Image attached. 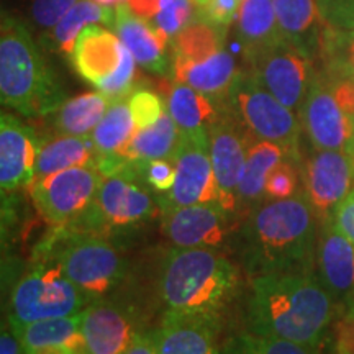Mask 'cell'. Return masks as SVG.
Masks as SVG:
<instances>
[{
	"instance_id": "obj_1",
	"label": "cell",
	"mask_w": 354,
	"mask_h": 354,
	"mask_svg": "<svg viewBox=\"0 0 354 354\" xmlns=\"http://www.w3.org/2000/svg\"><path fill=\"white\" fill-rule=\"evenodd\" d=\"M342 310L313 272H274L251 279L248 330L320 348Z\"/></svg>"
},
{
	"instance_id": "obj_2",
	"label": "cell",
	"mask_w": 354,
	"mask_h": 354,
	"mask_svg": "<svg viewBox=\"0 0 354 354\" xmlns=\"http://www.w3.org/2000/svg\"><path fill=\"white\" fill-rule=\"evenodd\" d=\"M318 221L305 192L263 201L240 230V256L251 277L274 272H313Z\"/></svg>"
},
{
	"instance_id": "obj_3",
	"label": "cell",
	"mask_w": 354,
	"mask_h": 354,
	"mask_svg": "<svg viewBox=\"0 0 354 354\" xmlns=\"http://www.w3.org/2000/svg\"><path fill=\"white\" fill-rule=\"evenodd\" d=\"M238 282L240 271L218 250L172 246L161 264L159 295L166 312L220 315Z\"/></svg>"
},
{
	"instance_id": "obj_4",
	"label": "cell",
	"mask_w": 354,
	"mask_h": 354,
	"mask_svg": "<svg viewBox=\"0 0 354 354\" xmlns=\"http://www.w3.org/2000/svg\"><path fill=\"white\" fill-rule=\"evenodd\" d=\"M0 100L24 117L50 115L66 102L26 25L6 12L0 24Z\"/></svg>"
},
{
	"instance_id": "obj_5",
	"label": "cell",
	"mask_w": 354,
	"mask_h": 354,
	"mask_svg": "<svg viewBox=\"0 0 354 354\" xmlns=\"http://www.w3.org/2000/svg\"><path fill=\"white\" fill-rule=\"evenodd\" d=\"M43 259H51L94 302L109 297L127 281L130 264L120 250L95 233L57 228L48 241Z\"/></svg>"
},
{
	"instance_id": "obj_6",
	"label": "cell",
	"mask_w": 354,
	"mask_h": 354,
	"mask_svg": "<svg viewBox=\"0 0 354 354\" xmlns=\"http://www.w3.org/2000/svg\"><path fill=\"white\" fill-rule=\"evenodd\" d=\"M149 189L140 167L135 162H128L123 169L104 176L91 209L64 228L107 236L138 227L161 210L158 198L153 197Z\"/></svg>"
},
{
	"instance_id": "obj_7",
	"label": "cell",
	"mask_w": 354,
	"mask_h": 354,
	"mask_svg": "<svg viewBox=\"0 0 354 354\" xmlns=\"http://www.w3.org/2000/svg\"><path fill=\"white\" fill-rule=\"evenodd\" d=\"M91 304L55 261L43 259L13 287L8 308L12 328L46 318L81 313Z\"/></svg>"
},
{
	"instance_id": "obj_8",
	"label": "cell",
	"mask_w": 354,
	"mask_h": 354,
	"mask_svg": "<svg viewBox=\"0 0 354 354\" xmlns=\"http://www.w3.org/2000/svg\"><path fill=\"white\" fill-rule=\"evenodd\" d=\"M71 63L79 76L112 102L128 99L135 92L136 61L112 30L86 26L79 35Z\"/></svg>"
},
{
	"instance_id": "obj_9",
	"label": "cell",
	"mask_w": 354,
	"mask_h": 354,
	"mask_svg": "<svg viewBox=\"0 0 354 354\" xmlns=\"http://www.w3.org/2000/svg\"><path fill=\"white\" fill-rule=\"evenodd\" d=\"M223 104L251 136L286 146L300 156V117L266 91L253 76L238 74Z\"/></svg>"
},
{
	"instance_id": "obj_10",
	"label": "cell",
	"mask_w": 354,
	"mask_h": 354,
	"mask_svg": "<svg viewBox=\"0 0 354 354\" xmlns=\"http://www.w3.org/2000/svg\"><path fill=\"white\" fill-rule=\"evenodd\" d=\"M246 73L290 110L300 112L318 71L313 56L284 38L272 46L246 55Z\"/></svg>"
},
{
	"instance_id": "obj_11",
	"label": "cell",
	"mask_w": 354,
	"mask_h": 354,
	"mask_svg": "<svg viewBox=\"0 0 354 354\" xmlns=\"http://www.w3.org/2000/svg\"><path fill=\"white\" fill-rule=\"evenodd\" d=\"M104 174L99 167L79 166L30 183V196L41 216L56 228L77 221L94 203Z\"/></svg>"
},
{
	"instance_id": "obj_12",
	"label": "cell",
	"mask_w": 354,
	"mask_h": 354,
	"mask_svg": "<svg viewBox=\"0 0 354 354\" xmlns=\"http://www.w3.org/2000/svg\"><path fill=\"white\" fill-rule=\"evenodd\" d=\"M299 117L312 148L354 153V113L338 99L325 71H318Z\"/></svg>"
},
{
	"instance_id": "obj_13",
	"label": "cell",
	"mask_w": 354,
	"mask_h": 354,
	"mask_svg": "<svg viewBox=\"0 0 354 354\" xmlns=\"http://www.w3.org/2000/svg\"><path fill=\"white\" fill-rule=\"evenodd\" d=\"M174 165V185L169 192L158 197L161 214L179 207L220 202L218 184L210 156V136L209 138L183 136Z\"/></svg>"
},
{
	"instance_id": "obj_14",
	"label": "cell",
	"mask_w": 354,
	"mask_h": 354,
	"mask_svg": "<svg viewBox=\"0 0 354 354\" xmlns=\"http://www.w3.org/2000/svg\"><path fill=\"white\" fill-rule=\"evenodd\" d=\"M302 179L305 196L323 221L354 190V158L346 151L313 148L304 162Z\"/></svg>"
},
{
	"instance_id": "obj_15",
	"label": "cell",
	"mask_w": 354,
	"mask_h": 354,
	"mask_svg": "<svg viewBox=\"0 0 354 354\" xmlns=\"http://www.w3.org/2000/svg\"><path fill=\"white\" fill-rule=\"evenodd\" d=\"M220 202L162 212V232L172 246L221 250L233 233V216Z\"/></svg>"
},
{
	"instance_id": "obj_16",
	"label": "cell",
	"mask_w": 354,
	"mask_h": 354,
	"mask_svg": "<svg viewBox=\"0 0 354 354\" xmlns=\"http://www.w3.org/2000/svg\"><path fill=\"white\" fill-rule=\"evenodd\" d=\"M250 133L225 109L210 128V156L218 184L220 203L232 214L238 210V189L246 166Z\"/></svg>"
},
{
	"instance_id": "obj_17",
	"label": "cell",
	"mask_w": 354,
	"mask_h": 354,
	"mask_svg": "<svg viewBox=\"0 0 354 354\" xmlns=\"http://www.w3.org/2000/svg\"><path fill=\"white\" fill-rule=\"evenodd\" d=\"M315 266L318 279L342 313L354 308V245L330 216L318 225Z\"/></svg>"
},
{
	"instance_id": "obj_18",
	"label": "cell",
	"mask_w": 354,
	"mask_h": 354,
	"mask_svg": "<svg viewBox=\"0 0 354 354\" xmlns=\"http://www.w3.org/2000/svg\"><path fill=\"white\" fill-rule=\"evenodd\" d=\"M43 141L15 115H0V187L2 196L30 185Z\"/></svg>"
},
{
	"instance_id": "obj_19",
	"label": "cell",
	"mask_w": 354,
	"mask_h": 354,
	"mask_svg": "<svg viewBox=\"0 0 354 354\" xmlns=\"http://www.w3.org/2000/svg\"><path fill=\"white\" fill-rule=\"evenodd\" d=\"M151 333L158 354H223L216 313L166 312L161 325Z\"/></svg>"
},
{
	"instance_id": "obj_20",
	"label": "cell",
	"mask_w": 354,
	"mask_h": 354,
	"mask_svg": "<svg viewBox=\"0 0 354 354\" xmlns=\"http://www.w3.org/2000/svg\"><path fill=\"white\" fill-rule=\"evenodd\" d=\"M135 318L125 304L105 297L82 310L87 354H125L135 336Z\"/></svg>"
},
{
	"instance_id": "obj_21",
	"label": "cell",
	"mask_w": 354,
	"mask_h": 354,
	"mask_svg": "<svg viewBox=\"0 0 354 354\" xmlns=\"http://www.w3.org/2000/svg\"><path fill=\"white\" fill-rule=\"evenodd\" d=\"M112 30L135 57L136 64L153 74H167L172 69L171 39L162 35L151 21L136 15L128 3L115 6Z\"/></svg>"
},
{
	"instance_id": "obj_22",
	"label": "cell",
	"mask_w": 354,
	"mask_h": 354,
	"mask_svg": "<svg viewBox=\"0 0 354 354\" xmlns=\"http://www.w3.org/2000/svg\"><path fill=\"white\" fill-rule=\"evenodd\" d=\"M166 107L180 135L189 138H209L210 128L225 112L223 102L210 99L197 88L177 81L167 92Z\"/></svg>"
},
{
	"instance_id": "obj_23",
	"label": "cell",
	"mask_w": 354,
	"mask_h": 354,
	"mask_svg": "<svg viewBox=\"0 0 354 354\" xmlns=\"http://www.w3.org/2000/svg\"><path fill=\"white\" fill-rule=\"evenodd\" d=\"M19 336L25 354L39 351H63L87 354L82 335V312L69 317L46 318L12 328Z\"/></svg>"
},
{
	"instance_id": "obj_24",
	"label": "cell",
	"mask_w": 354,
	"mask_h": 354,
	"mask_svg": "<svg viewBox=\"0 0 354 354\" xmlns=\"http://www.w3.org/2000/svg\"><path fill=\"white\" fill-rule=\"evenodd\" d=\"M287 158L300 162L299 154L292 153L286 146L250 135L246 166L238 189V210L250 212L264 201V189L269 174Z\"/></svg>"
},
{
	"instance_id": "obj_25",
	"label": "cell",
	"mask_w": 354,
	"mask_h": 354,
	"mask_svg": "<svg viewBox=\"0 0 354 354\" xmlns=\"http://www.w3.org/2000/svg\"><path fill=\"white\" fill-rule=\"evenodd\" d=\"M171 73L174 81L187 84L216 102H225L234 79L240 74L236 61L227 50L202 61H172Z\"/></svg>"
},
{
	"instance_id": "obj_26",
	"label": "cell",
	"mask_w": 354,
	"mask_h": 354,
	"mask_svg": "<svg viewBox=\"0 0 354 354\" xmlns=\"http://www.w3.org/2000/svg\"><path fill=\"white\" fill-rule=\"evenodd\" d=\"M279 28L287 41L310 56L320 55L323 26L317 0H272Z\"/></svg>"
},
{
	"instance_id": "obj_27",
	"label": "cell",
	"mask_w": 354,
	"mask_h": 354,
	"mask_svg": "<svg viewBox=\"0 0 354 354\" xmlns=\"http://www.w3.org/2000/svg\"><path fill=\"white\" fill-rule=\"evenodd\" d=\"M115 20V7L102 6L94 0H77L76 6L63 17V20L55 28L48 30V35L43 38L44 46L53 53L68 57H73L74 46L79 35L88 25H105L112 28Z\"/></svg>"
},
{
	"instance_id": "obj_28",
	"label": "cell",
	"mask_w": 354,
	"mask_h": 354,
	"mask_svg": "<svg viewBox=\"0 0 354 354\" xmlns=\"http://www.w3.org/2000/svg\"><path fill=\"white\" fill-rule=\"evenodd\" d=\"M100 154L97 151L92 136H56L41 145L35 179L79 166L99 167Z\"/></svg>"
},
{
	"instance_id": "obj_29",
	"label": "cell",
	"mask_w": 354,
	"mask_h": 354,
	"mask_svg": "<svg viewBox=\"0 0 354 354\" xmlns=\"http://www.w3.org/2000/svg\"><path fill=\"white\" fill-rule=\"evenodd\" d=\"M238 35L246 55L261 51L284 39L272 0H243L238 12Z\"/></svg>"
},
{
	"instance_id": "obj_30",
	"label": "cell",
	"mask_w": 354,
	"mask_h": 354,
	"mask_svg": "<svg viewBox=\"0 0 354 354\" xmlns=\"http://www.w3.org/2000/svg\"><path fill=\"white\" fill-rule=\"evenodd\" d=\"M112 100L102 92H87L66 100L53 112V128L57 136H88L99 125Z\"/></svg>"
},
{
	"instance_id": "obj_31",
	"label": "cell",
	"mask_w": 354,
	"mask_h": 354,
	"mask_svg": "<svg viewBox=\"0 0 354 354\" xmlns=\"http://www.w3.org/2000/svg\"><path fill=\"white\" fill-rule=\"evenodd\" d=\"M180 140H183V135L179 128L171 118L169 112H166L154 125L136 131L122 154L130 162H138V165L156 161V159L174 161Z\"/></svg>"
},
{
	"instance_id": "obj_32",
	"label": "cell",
	"mask_w": 354,
	"mask_h": 354,
	"mask_svg": "<svg viewBox=\"0 0 354 354\" xmlns=\"http://www.w3.org/2000/svg\"><path fill=\"white\" fill-rule=\"evenodd\" d=\"M227 28L198 17L171 41L172 61H202L225 50Z\"/></svg>"
},
{
	"instance_id": "obj_33",
	"label": "cell",
	"mask_w": 354,
	"mask_h": 354,
	"mask_svg": "<svg viewBox=\"0 0 354 354\" xmlns=\"http://www.w3.org/2000/svg\"><path fill=\"white\" fill-rule=\"evenodd\" d=\"M135 133L136 125L128 99H122L110 104L107 113L104 115L91 136L100 158H104L110 154H122L130 145Z\"/></svg>"
},
{
	"instance_id": "obj_34",
	"label": "cell",
	"mask_w": 354,
	"mask_h": 354,
	"mask_svg": "<svg viewBox=\"0 0 354 354\" xmlns=\"http://www.w3.org/2000/svg\"><path fill=\"white\" fill-rule=\"evenodd\" d=\"M221 351L223 354H322L320 348L287 342L274 336L256 335L250 330L225 339Z\"/></svg>"
},
{
	"instance_id": "obj_35",
	"label": "cell",
	"mask_w": 354,
	"mask_h": 354,
	"mask_svg": "<svg viewBox=\"0 0 354 354\" xmlns=\"http://www.w3.org/2000/svg\"><path fill=\"white\" fill-rule=\"evenodd\" d=\"M320 56L325 68L354 79V32L344 35H322Z\"/></svg>"
},
{
	"instance_id": "obj_36",
	"label": "cell",
	"mask_w": 354,
	"mask_h": 354,
	"mask_svg": "<svg viewBox=\"0 0 354 354\" xmlns=\"http://www.w3.org/2000/svg\"><path fill=\"white\" fill-rule=\"evenodd\" d=\"M299 161L287 158L281 165L274 167L268 177L264 189V201H286L299 194L300 174Z\"/></svg>"
},
{
	"instance_id": "obj_37",
	"label": "cell",
	"mask_w": 354,
	"mask_h": 354,
	"mask_svg": "<svg viewBox=\"0 0 354 354\" xmlns=\"http://www.w3.org/2000/svg\"><path fill=\"white\" fill-rule=\"evenodd\" d=\"M323 33L344 35L354 32V0H317Z\"/></svg>"
},
{
	"instance_id": "obj_38",
	"label": "cell",
	"mask_w": 354,
	"mask_h": 354,
	"mask_svg": "<svg viewBox=\"0 0 354 354\" xmlns=\"http://www.w3.org/2000/svg\"><path fill=\"white\" fill-rule=\"evenodd\" d=\"M128 105H130L133 120H135L136 131L154 125L167 112L166 102L161 99V95L153 91H146V88H138L133 92L128 97Z\"/></svg>"
},
{
	"instance_id": "obj_39",
	"label": "cell",
	"mask_w": 354,
	"mask_h": 354,
	"mask_svg": "<svg viewBox=\"0 0 354 354\" xmlns=\"http://www.w3.org/2000/svg\"><path fill=\"white\" fill-rule=\"evenodd\" d=\"M196 7L197 6L194 3V0H172L165 10L159 12L149 21L172 41L185 26L192 24Z\"/></svg>"
},
{
	"instance_id": "obj_40",
	"label": "cell",
	"mask_w": 354,
	"mask_h": 354,
	"mask_svg": "<svg viewBox=\"0 0 354 354\" xmlns=\"http://www.w3.org/2000/svg\"><path fill=\"white\" fill-rule=\"evenodd\" d=\"M136 166L140 167L141 174H143L146 184L158 194H167L172 189L176 180V165L171 159H156V161L143 162V165Z\"/></svg>"
},
{
	"instance_id": "obj_41",
	"label": "cell",
	"mask_w": 354,
	"mask_h": 354,
	"mask_svg": "<svg viewBox=\"0 0 354 354\" xmlns=\"http://www.w3.org/2000/svg\"><path fill=\"white\" fill-rule=\"evenodd\" d=\"M77 0H33L32 17L39 28L51 30L76 6Z\"/></svg>"
},
{
	"instance_id": "obj_42",
	"label": "cell",
	"mask_w": 354,
	"mask_h": 354,
	"mask_svg": "<svg viewBox=\"0 0 354 354\" xmlns=\"http://www.w3.org/2000/svg\"><path fill=\"white\" fill-rule=\"evenodd\" d=\"M241 0H210L203 7H197L198 17L220 26H230L236 13L240 12Z\"/></svg>"
},
{
	"instance_id": "obj_43",
	"label": "cell",
	"mask_w": 354,
	"mask_h": 354,
	"mask_svg": "<svg viewBox=\"0 0 354 354\" xmlns=\"http://www.w3.org/2000/svg\"><path fill=\"white\" fill-rule=\"evenodd\" d=\"M335 354H354V308L336 318L333 326Z\"/></svg>"
},
{
	"instance_id": "obj_44",
	"label": "cell",
	"mask_w": 354,
	"mask_h": 354,
	"mask_svg": "<svg viewBox=\"0 0 354 354\" xmlns=\"http://www.w3.org/2000/svg\"><path fill=\"white\" fill-rule=\"evenodd\" d=\"M336 228L354 245V190L336 207L330 216Z\"/></svg>"
},
{
	"instance_id": "obj_45",
	"label": "cell",
	"mask_w": 354,
	"mask_h": 354,
	"mask_svg": "<svg viewBox=\"0 0 354 354\" xmlns=\"http://www.w3.org/2000/svg\"><path fill=\"white\" fill-rule=\"evenodd\" d=\"M172 0H128V6L136 15L146 20H153L159 12L165 10Z\"/></svg>"
},
{
	"instance_id": "obj_46",
	"label": "cell",
	"mask_w": 354,
	"mask_h": 354,
	"mask_svg": "<svg viewBox=\"0 0 354 354\" xmlns=\"http://www.w3.org/2000/svg\"><path fill=\"white\" fill-rule=\"evenodd\" d=\"M125 354H158L153 333H138L136 331Z\"/></svg>"
},
{
	"instance_id": "obj_47",
	"label": "cell",
	"mask_w": 354,
	"mask_h": 354,
	"mask_svg": "<svg viewBox=\"0 0 354 354\" xmlns=\"http://www.w3.org/2000/svg\"><path fill=\"white\" fill-rule=\"evenodd\" d=\"M24 346H21L19 336L15 331L10 328H2V335H0V354H21Z\"/></svg>"
},
{
	"instance_id": "obj_48",
	"label": "cell",
	"mask_w": 354,
	"mask_h": 354,
	"mask_svg": "<svg viewBox=\"0 0 354 354\" xmlns=\"http://www.w3.org/2000/svg\"><path fill=\"white\" fill-rule=\"evenodd\" d=\"M97 3H102V6H110V7H115L118 6V3H125L128 0H94Z\"/></svg>"
},
{
	"instance_id": "obj_49",
	"label": "cell",
	"mask_w": 354,
	"mask_h": 354,
	"mask_svg": "<svg viewBox=\"0 0 354 354\" xmlns=\"http://www.w3.org/2000/svg\"><path fill=\"white\" fill-rule=\"evenodd\" d=\"M210 0H194V3H196L197 7H203L205 6V3H209Z\"/></svg>"
},
{
	"instance_id": "obj_50",
	"label": "cell",
	"mask_w": 354,
	"mask_h": 354,
	"mask_svg": "<svg viewBox=\"0 0 354 354\" xmlns=\"http://www.w3.org/2000/svg\"><path fill=\"white\" fill-rule=\"evenodd\" d=\"M35 354H68V353H63V351H39V353H35Z\"/></svg>"
},
{
	"instance_id": "obj_51",
	"label": "cell",
	"mask_w": 354,
	"mask_h": 354,
	"mask_svg": "<svg viewBox=\"0 0 354 354\" xmlns=\"http://www.w3.org/2000/svg\"><path fill=\"white\" fill-rule=\"evenodd\" d=\"M351 156H353V158H354V153H353V154H351Z\"/></svg>"
},
{
	"instance_id": "obj_52",
	"label": "cell",
	"mask_w": 354,
	"mask_h": 354,
	"mask_svg": "<svg viewBox=\"0 0 354 354\" xmlns=\"http://www.w3.org/2000/svg\"><path fill=\"white\" fill-rule=\"evenodd\" d=\"M241 2H243V0H241Z\"/></svg>"
}]
</instances>
